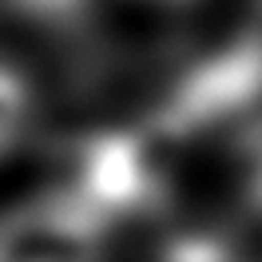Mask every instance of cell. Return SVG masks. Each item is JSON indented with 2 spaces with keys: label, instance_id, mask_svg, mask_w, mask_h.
Returning a JSON list of instances; mask_svg holds the SVG:
<instances>
[{
  "label": "cell",
  "instance_id": "1",
  "mask_svg": "<svg viewBox=\"0 0 262 262\" xmlns=\"http://www.w3.org/2000/svg\"><path fill=\"white\" fill-rule=\"evenodd\" d=\"M0 262H103V227L60 195L0 214Z\"/></svg>",
  "mask_w": 262,
  "mask_h": 262
},
{
  "label": "cell",
  "instance_id": "2",
  "mask_svg": "<svg viewBox=\"0 0 262 262\" xmlns=\"http://www.w3.org/2000/svg\"><path fill=\"white\" fill-rule=\"evenodd\" d=\"M32 119V88L12 64H0V159L20 143Z\"/></svg>",
  "mask_w": 262,
  "mask_h": 262
},
{
  "label": "cell",
  "instance_id": "3",
  "mask_svg": "<svg viewBox=\"0 0 262 262\" xmlns=\"http://www.w3.org/2000/svg\"><path fill=\"white\" fill-rule=\"evenodd\" d=\"M254 60L262 64V0H250V12H246V28H243V40H238Z\"/></svg>",
  "mask_w": 262,
  "mask_h": 262
},
{
  "label": "cell",
  "instance_id": "4",
  "mask_svg": "<svg viewBox=\"0 0 262 262\" xmlns=\"http://www.w3.org/2000/svg\"><path fill=\"white\" fill-rule=\"evenodd\" d=\"M16 8H24V12H32V16H64V12H72L80 0H12Z\"/></svg>",
  "mask_w": 262,
  "mask_h": 262
}]
</instances>
